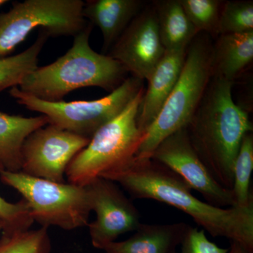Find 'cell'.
Wrapping results in <instances>:
<instances>
[{
    "label": "cell",
    "mask_w": 253,
    "mask_h": 253,
    "mask_svg": "<svg viewBox=\"0 0 253 253\" xmlns=\"http://www.w3.org/2000/svg\"><path fill=\"white\" fill-rule=\"evenodd\" d=\"M134 199H152L180 210L213 237H224L253 253V204L219 208L198 199L179 176L151 158H134L126 167L106 176Z\"/></svg>",
    "instance_id": "cell-1"
},
{
    "label": "cell",
    "mask_w": 253,
    "mask_h": 253,
    "mask_svg": "<svg viewBox=\"0 0 253 253\" xmlns=\"http://www.w3.org/2000/svg\"><path fill=\"white\" fill-rule=\"evenodd\" d=\"M233 82L212 77L187 128L190 141L219 185L232 190L240 145L253 132L249 113L234 102Z\"/></svg>",
    "instance_id": "cell-2"
},
{
    "label": "cell",
    "mask_w": 253,
    "mask_h": 253,
    "mask_svg": "<svg viewBox=\"0 0 253 253\" xmlns=\"http://www.w3.org/2000/svg\"><path fill=\"white\" fill-rule=\"evenodd\" d=\"M92 27L87 22L74 36L71 49L54 62L28 75L18 86L20 90L44 101H60L81 88L97 86L111 92L121 85L127 72L116 59L91 47Z\"/></svg>",
    "instance_id": "cell-3"
},
{
    "label": "cell",
    "mask_w": 253,
    "mask_h": 253,
    "mask_svg": "<svg viewBox=\"0 0 253 253\" xmlns=\"http://www.w3.org/2000/svg\"><path fill=\"white\" fill-rule=\"evenodd\" d=\"M212 57L210 36L199 33L186 50L179 79L161 112L145 133L135 157L151 158L163 139L189 126L212 79Z\"/></svg>",
    "instance_id": "cell-4"
},
{
    "label": "cell",
    "mask_w": 253,
    "mask_h": 253,
    "mask_svg": "<svg viewBox=\"0 0 253 253\" xmlns=\"http://www.w3.org/2000/svg\"><path fill=\"white\" fill-rule=\"evenodd\" d=\"M144 91L141 88L123 112L98 129L73 158L66 171L68 183L88 185L121 170L134 160L144 138L136 122Z\"/></svg>",
    "instance_id": "cell-5"
},
{
    "label": "cell",
    "mask_w": 253,
    "mask_h": 253,
    "mask_svg": "<svg viewBox=\"0 0 253 253\" xmlns=\"http://www.w3.org/2000/svg\"><path fill=\"white\" fill-rule=\"evenodd\" d=\"M3 184L22 195L33 221L42 227L58 226L74 230L89 224L91 211L86 186L58 183L28 175L22 172H0Z\"/></svg>",
    "instance_id": "cell-6"
},
{
    "label": "cell",
    "mask_w": 253,
    "mask_h": 253,
    "mask_svg": "<svg viewBox=\"0 0 253 253\" xmlns=\"http://www.w3.org/2000/svg\"><path fill=\"white\" fill-rule=\"evenodd\" d=\"M138 78H126L109 95L91 101H47L20 90L10 89L18 104L49 118V124L90 139L96 131L123 112L143 86Z\"/></svg>",
    "instance_id": "cell-7"
},
{
    "label": "cell",
    "mask_w": 253,
    "mask_h": 253,
    "mask_svg": "<svg viewBox=\"0 0 253 253\" xmlns=\"http://www.w3.org/2000/svg\"><path fill=\"white\" fill-rule=\"evenodd\" d=\"M82 0H26L0 14V59L7 57L33 30L52 38L76 36L85 27Z\"/></svg>",
    "instance_id": "cell-8"
},
{
    "label": "cell",
    "mask_w": 253,
    "mask_h": 253,
    "mask_svg": "<svg viewBox=\"0 0 253 253\" xmlns=\"http://www.w3.org/2000/svg\"><path fill=\"white\" fill-rule=\"evenodd\" d=\"M89 141L53 125H46L31 133L23 142L21 172L63 183L68 165Z\"/></svg>",
    "instance_id": "cell-9"
},
{
    "label": "cell",
    "mask_w": 253,
    "mask_h": 253,
    "mask_svg": "<svg viewBox=\"0 0 253 253\" xmlns=\"http://www.w3.org/2000/svg\"><path fill=\"white\" fill-rule=\"evenodd\" d=\"M150 158L179 176L191 189L202 195L208 204L219 208L237 206L232 191L214 180L195 151L187 128L179 129L163 139Z\"/></svg>",
    "instance_id": "cell-10"
},
{
    "label": "cell",
    "mask_w": 253,
    "mask_h": 253,
    "mask_svg": "<svg viewBox=\"0 0 253 253\" xmlns=\"http://www.w3.org/2000/svg\"><path fill=\"white\" fill-rule=\"evenodd\" d=\"M96 219L88 224L91 244L102 250L118 236L136 231L141 223L137 209L114 181L99 177L86 185Z\"/></svg>",
    "instance_id": "cell-11"
},
{
    "label": "cell",
    "mask_w": 253,
    "mask_h": 253,
    "mask_svg": "<svg viewBox=\"0 0 253 253\" xmlns=\"http://www.w3.org/2000/svg\"><path fill=\"white\" fill-rule=\"evenodd\" d=\"M166 51L154 7L140 11L111 48L109 56L141 81H147Z\"/></svg>",
    "instance_id": "cell-12"
},
{
    "label": "cell",
    "mask_w": 253,
    "mask_h": 253,
    "mask_svg": "<svg viewBox=\"0 0 253 253\" xmlns=\"http://www.w3.org/2000/svg\"><path fill=\"white\" fill-rule=\"evenodd\" d=\"M186 50L166 51L147 80L149 85L144 91L136 121L138 128L144 135L161 112L179 79L185 61Z\"/></svg>",
    "instance_id": "cell-13"
},
{
    "label": "cell",
    "mask_w": 253,
    "mask_h": 253,
    "mask_svg": "<svg viewBox=\"0 0 253 253\" xmlns=\"http://www.w3.org/2000/svg\"><path fill=\"white\" fill-rule=\"evenodd\" d=\"M139 0H88L84 2L83 16L102 33L104 51H109L141 11Z\"/></svg>",
    "instance_id": "cell-14"
},
{
    "label": "cell",
    "mask_w": 253,
    "mask_h": 253,
    "mask_svg": "<svg viewBox=\"0 0 253 253\" xmlns=\"http://www.w3.org/2000/svg\"><path fill=\"white\" fill-rule=\"evenodd\" d=\"M189 225L141 224L135 234L123 241H113L103 249L106 253H173L181 245Z\"/></svg>",
    "instance_id": "cell-15"
},
{
    "label": "cell",
    "mask_w": 253,
    "mask_h": 253,
    "mask_svg": "<svg viewBox=\"0 0 253 253\" xmlns=\"http://www.w3.org/2000/svg\"><path fill=\"white\" fill-rule=\"evenodd\" d=\"M253 59V31L218 36L212 44V77L233 82Z\"/></svg>",
    "instance_id": "cell-16"
},
{
    "label": "cell",
    "mask_w": 253,
    "mask_h": 253,
    "mask_svg": "<svg viewBox=\"0 0 253 253\" xmlns=\"http://www.w3.org/2000/svg\"><path fill=\"white\" fill-rule=\"evenodd\" d=\"M48 124L49 118L43 115L26 118L0 111V165L4 171L21 172L23 142L33 131Z\"/></svg>",
    "instance_id": "cell-17"
},
{
    "label": "cell",
    "mask_w": 253,
    "mask_h": 253,
    "mask_svg": "<svg viewBox=\"0 0 253 253\" xmlns=\"http://www.w3.org/2000/svg\"><path fill=\"white\" fill-rule=\"evenodd\" d=\"M158 30L166 51H184L197 32L188 18L180 0H163L154 3Z\"/></svg>",
    "instance_id": "cell-18"
},
{
    "label": "cell",
    "mask_w": 253,
    "mask_h": 253,
    "mask_svg": "<svg viewBox=\"0 0 253 253\" xmlns=\"http://www.w3.org/2000/svg\"><path fill=\"white\" fill-rule=\"evenodd\" d=\"M49 36L40 30L36 41L20 53L0 59V92L16 87L23 79L38 67V57Z\"/></svg>",
    "instance_id": "cell-19"
},
{
    "label": "cell",
    "mask_w": 253,
    "mask_h": 253,
    "mask_svg": "<svg viewBox=\"0 0 253 253\" xmlns=\"http://www.w3.org/2000/svg\"><path fill=\"white\" fill-rule=\"evenodd\" d=\"M253 169V132L246 134L241 141L233 167V194L237 206L253 204L251 179Z\"/></svg>",
    "instance_id": "cell-20"
},
{
    "label": "cell",
    "mask_w": 253,
    "mask_h": 253,
    "mask_svg": "<svg viewBox=\"0 0 253 253\" xmlns=\"http://www.w3.org/2000/svg\"><path fill=\"white\" fill-rule=\"evenodd\" d=\"M48 229L19 232H4L0 237V253H50Z\"/></svg>",
    "instance_id": "cell-21"
},
{
    "label": "cell",
    "mask_w": 253,
    "mask_h": 253,
    "mask_svg": "<svg viewBox=\"0 0 253 253\" xmlns=\"http://www.w3.org/2000/svg\"><path fill=\"white\" fill-rule=\"evenodd\" d=\"M253 31V1H228L222 4L217 34L249 33Z\"/></svg>",
    "instance_id": "cell-22"
},
{
    "label": "cell",
    "mask_w": 253,
    "mask_h": 253,
    "mask_svg": "<svg viewBox=\"0 0 253 253\" xmlns=\"http://www.w3.org/2000/svg\"><path fill=\"white\" fill-rule=\"evenodd\" d=\"M193 26L199 33L217 36L223 1L219 0H180Z\"/></svg>",
    "instance_id": "cell-23"
},
{
    "label": "cell",
    "mask_w": 253,
    "mask_h": 253,
    "mask_svg": "<svg viewBox=\"0 0 253 253\" xmlns=\"http://www.w3.org/2000/svg\"><path fill=\"white\" fill-rule=\"evenodd\" d=\"M0 165V172L4 171ZM0 221L4 224V232H19L29 230L34 222L29 206L24 199L12 204L0 196Z\"/></svg>",
    "instance_id": "cell-24"
},
{
    "label": "cell",
    "mask_w": 253,
    "mask_h": 253,
    "mask_svg": "<svg viewBox=\"0 0 253 253\" xmlns=\"http://www.w3.org/2000/svg\"><path fill=\"white\" fill-rule=\"evenodd\" d=\"M229 249H223L210 241L205 231L189 226L181 244L179 253H228Z\"/></svg>",
    "instance_id": "cell-25"
},
{
    "label": "cell",
    "mask_w": 253,
    "mask_h": 253,
    "mask_svg": "<svg viewBox=\"0 0 253 253\" xmlns=\"http://www.w3.org/2000/svg\"><path fill=\"white\" fill-rule=\"evenodd\" d=\"M228 253H250L242 245L238 243L231 241V248L229 249Z\"/></svg>",
    "instance_id": "cell-26"
},
{
    "label": "cell",
    "mask_w": 253,
    "mask_h": 253,
    "mask_svg": "<svg viewBox=\"0 0 253 253\" xmlns=\"http://www.w3.org/2000/svg\"><path fill=\"white\" fill-rule=\"evenodd\" d=\"M8 1H6V0H0V6H2V5L5 4Z\"/></svg>",
    "instance_id": "cell-27"
},
{
    "label": "cell",
    "mask_w": 253,
    "mask_h": 253,
    "mask_svg": "<svg viewBox=\"0 0 253 253\" xmlns=\"http://www.w3.org/2000/svg\"><path fill=\"white\" fill-rule=\"evenodd\" d=\"M4 225L1 221H0V231H2L3 229H4Z\"/></svg>",
    "instance_id": "cell-28"
}]
</instances>
